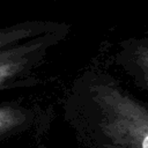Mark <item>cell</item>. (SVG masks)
<instances>
[{
    "mask_svg": "<svg viewBox=\"0 0 148 148\" xmlns=\"http://www.w3.org/2000/svg\"><path fill=\"white\" fill-rule=\"evenodd\" d=\"M59 106L74 148H148V103L105 65L82 69Z\"/></svg>",
    "mask_w": 148,
    "mask_h": 148,
    "instance_id": "cell-1",
    "label": "cell"
},
{
    "mask_svg": "<svg viewBox=\"0 0 148 148\" xmlns=\"http://www.w3.org/2000/svg\"><path fill=\"white\" fill-rule=\"evenodd\" d=\"M58 22H24L0 29V91L36 87L51 50L68 34Z\"/></svg>",
    "mask_w": 148,
    "mask_h": 148,
    "instance_id": "cell-2",
    "label": "cell"
},
{
    "mask_svg": "<svg viewBox=\"0 0 148 148\" xmlns=\"http://www.w3.org/2000/svg\"><path fill=\"white\" fill-rule=\"evenodd\" d=\"M56 114L57 104L43 98L24 96L0 102V145L25 140L45 148Z\"/></svg>",
    "mask_w": 148,
    "mask_h": 148,
    "instance_id": "cell-3",
    "label": "cell"
},
{
    "mask_svg": "<svg viewBox=\"0 0 148 148\" xmlns=\"http://www.w3.org/2000/svg\"><path fill=\"white\" fill-rule=\"evenodd\" d=\"M112 61L118 72L124 74L133 86L148 94V37L123 42Z\"/></svg>",
    "mask_w": 148,
    "mask_h": 148,
    "instance_id": "cell-4",
    "label": "cell"
}]
</instances>
